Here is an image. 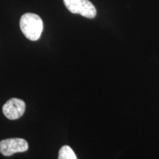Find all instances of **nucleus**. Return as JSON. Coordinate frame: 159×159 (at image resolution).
<instances>
[{
    "mask_svg": "<svg viewBox=\"0 0 159 159\" xmlns=\"http://www.w3.org/2000/svg\"><path fill=\"white\" fill-rule=\"evenodd\" d=\"M28 143L20 138L7 139L0 142V152L5 156H11L16 152H23L28 150Z\"/></svg>",
    "mask_w": 159,
    "mask_h": 159,
    "instance_id": "7ed1b4c3",
    "label": "nucleus"
},
{
    "mask_svg": "<svg viewBox=\"0 0 159 159\" xmlns=\"http://www.w3.org/2000/svg\"><path fill=\"white\" fill-rule=\"evenodd\" d=\"M25 108V103L23 100L12 98L3 105L2 112L7 119L14 120L23 116Z\"/></svg>",
    "mask_w": 159,
    "mask_h": 159,
    "instance_id": "20e7f679",
    "label": "nucleus"
},
{
    "mask_svg": "<svg viewBox=\"0 0 159 159\" xmlns=\"http://www.w3.org/2000/svg\"><path fill=\"white\" fill-rule=\"evenodd\" d=\"M58 159H77L74 151L70 147L65 145L60 149Z\"/></svg>",
    "mask_w": 159,
    "mask_h": 159,
    "instance_id": "39448f33",
    "label": "nucleus"
},
{
    "mask_svg": "<svg viewBox=\"0 0 159 159\" xmlns=\"http://www.w3.org/2000/svg\"><path fill=\"white\" fill-rule=\"evenodd\" d=\"M63 3L71 13L88 19H94L97 15L96 8L89 0H63Z\"/></svg>",
    "mask_w": 159,
    "mask_h": 159,
    "instance_id": "f03ea898",
    "label": "nucleus"
},
{
    "mask_svg": "<svg viewBox=\"0 0 159 159\" xmlns=\"http://www.w3.org/2000/svg\"><path fill=\"white\" fill-rule=\"evenodd\" d=\"M20 28L25 36L30 41H37L41 37L43 31V21L35 13H27L20 19Z\"/></svg>",
    "mask_w": 159,
    "mask_h": 159,
    "instance_id": "f257e3e1",
    "label": "nucleus"
}]
</instances>
